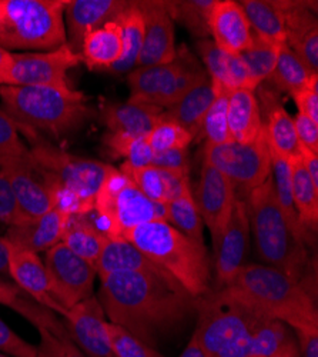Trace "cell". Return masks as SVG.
<instances>
[{
    "mask_svg": "<svg viewBox=\"0 0 318 357\" xmlns=\"http://www.w3.org/2000/svg\"><path fill=\"white\" fill-rule=\"evenodd\" d=\"M6 239V237H5ZM8 249V272L16 282L17 287L27 293L38 303L46 306L54 313L62 314V309L53 301L50 293V279L45 266V261L38 253L9 242L6 239Z\"/></svg>",
    "mask_w": 318,
    "mask_h": 357,
    "instance_id": "obj_18",
    "label": "cell"
},
{
    "mask_svg": "<svg viewBox=\"0 0 318 357\" xmlns=\"http://www.w3.org/2000/svg\"><path fill=\"white\" fill-rule=\"evenodd\" d=\"M311 76L314 75L304 66L297 54L287 45H283L276 68L267 80L278 92L293 96L308 83Z\"/></svg>",
    "mask_w": 318,
    "mask_h": 357,
    "instance_id": "obj_38",
    "label": "cell"
},
{
    "mask_svg": "<svg viewBox=\"0 0 318 357\" xmlns=\"http://www.w3.org/2000/svg\"><path fill=\"white\" fill-rule=\"evenodd\" d=\"M40 335L38 357H86L70 337L65 323L57 327L36 326Z\"/></svg>",
    "mask_w": 318,
    "mask_h": 357,
    "instance_id": "obj_44",
    "label": "cell"
},
{
    "mask_svg": "<svg viewBox=\"0 0 318 357\" xmlns=\"http://www.w3.org/2000/svg\"><path fill=\"white\" fill-rule=\"evenodd\" d=\"M301 357H318V324H310L293 331Z\"/></svg>",
    "mask_w": 318,
    "mask_h": 357,
    "instance_id": "obj_53",
    "label": "cell"
},
{
    "mask_svg": "<svg viewBox=\"0 0 318 357\" xmlns=\"http://www.w3.org/2000/svg\"><path fill=\"white\" fill-rule=\"evenodd\" d=\"M248 237L250 225L246 203L237 197L227 225L213 242L214 269L220 289L233 280L243 267L248 248Z\"/></svg>",
    "mask_w": 318,
    "mask_h": 357,
    "instance_id": "obj_16",
    "label": "cell"
},
{
    "mask_svg": "<svg viewBox=\"0 0 318 357\" xmlns=\"http://www.w3.org/2000/svg\"><path fill=\"white\" fill-rule=\"evenodd\" d=\"M81 62V54L74 53L67 43L47 52H12V63L0 79V86L72 89L67 72Z\"/></svg>",
    "mask_w": 318,
    "mask_h": 357,
    "instance_id": "obj_11",
    "label": "cell"
},
{
    "mask_svg": "<svg viewBox=\"0 0 318 357\" xmlns=\"http://www.w3.org/2000/svg\"><path fill=\"white\" fill-rule=\"evenodd\" d=\"M241 357H301V354L292 327L262 317L243 342Z\"/></svg>",
    "mask_w": 318,
    "mask_h": 357,
    "instance_id": "obj_23",
    "label": "cell"
},
{
    "mask_svg": "<svg viewBox=\"0 0 318 357\" xmlns=\"http://www.w3.org/2000/svg\"><path fill=\"white\" fill-rule=\"evenodd\" d=\"M137 6L144 19V39L137 68L173 62L177 57L175 22L164 0H138Z\"/></svg>",
    "mask_w": 318,
    "mask_h": 357,
    "instance_id": "obj_15",
    "label": "cell"
},
{
    "mask_svg": "<svg viewBox=\"0 0 318 357\" xmlns=\"http://www.w3.org/2000/svg\"><path fill=\"white\" fill-rule=\"evenodd\" d=\"M299 107V113L318 123V75L310 77L308 83L292 96Z\"/></svg>",
    "mask_w": 318,
    "mask_h": 357,
    "instance_id": "obj_50",
    "label": "cell"
},
{
    "mask_svg": "<svg viewBox=\"0 0 318 357\" xmlns=\"http://www.w3.org/2000/svg\"><path fill=\"white\" fill-rule=\"evenodd\" d=\"M65 326L86 357H116L107 333L104 310L96 296L65 312Z\"/></svg>",
    "mask_w": 318,
    "mask_h": 357,
    "instance_id": "obj_17",
    "label": "cell"
},
{
    "mask_svg": "<svg viewBox=\"0 0 318 357\" xmlns=\"http://www.w3.org/2000/svg\"><path fill=\"white\" fill-rule=\"evenodd\" d=\"M251 312L285 323L293 331L318 324L315 302L308 287L266 264H243L239 273L221 287Z\"/></svg>",
    "mask_w": 318,
    "mask_h": 357,
    "instance_id": "obj_2",
    "label": "cell"
},
{
    "mask_svg": "<svg viewBox=\"0 0 318 357\" xmlns=\"http://www.w3.org/2000/svg\"><path fill=\"white\" fill-rule=\"evenodd\" d=\"M29 155L27 144L12 119L0 109V169Z\"/></svg>",
    "mask_w": 318,
    "mask_h": 357,
    "instance_id": "obj_47",
    "label": "cell"
},
{
    "mask_svg": "<svg viewBox=\"0 0 318 357\" xmlns=\"http://www.w3.org/2000/svg\"><path fill=\"white\" fill-rule=\"evenodd\" d=\"M127 6L126 0H66L67 46L74 53L81 54L84 36L118 19Z\"/></svg>",
    "mask_w": 318,
    "mask_h": 357,
    "instance_id": "obj_19",
    "label": "cell"
},
{
    "mask_svg": "<svg viewBox=\"0 0 318 357\" xmlns=\"http://www.w3.org/2000/svg\"><path fill=\"white\" fill-rule=\"evenodd\" d=\"M240 5L255 38L278 46L285 45V23L278 0H243Z\"/></svg>",
    "mask_w": 318,
    "mask_h": 357,
    "instance_id": "obj_32",
    "label": "cell"
},
{
    "mask_svg": "<svg viewBox=\"0 0 318 357\" xmlns=\"http://www.w3.org/2000/svg\"><path fill=\"white\" fill-rule=\"evenodd\" d=\"M45 266L53 301L65 312L93 296L96 267L67 249L62 242L46 252Z\"/></svg>",
    "mask_w": 318,
    "mask_h": 357,
    "instance_id": "obj_12",
    "label": "cell"
},
{
    "mask_svg": "<svg viewBox=\"0 0 318 357\" xmlns=\"http://www.w3.org/2000/svg\"><path fill=\"white\" fill-rule=\"evenodd\" d=\"M203 160L217 169L233 183L237 197L246 196L263 185L271 176V153L263 128L253 142L240 143L230 140L223 144L205 146Z\"/></svg>",
    "mask_w": 318,
    "mask_h": 357,
    "instance_id": "obj_10",
    "label": "cell"
},
{
    "mask_svg": "<svg viewBox=\"0 0 318 357\" xmlns=\"http://www.w3.org/2000/svg\"><path fill=\"white\" fill-rule=\"evenodd\" d=\"M196 49L206 66L209 79L216 87L224 89L227 92L236 89H250V91L258 89L260 84L250 75L240 54L221 50L212 39L198 40Z\"/></svg>",
    "mask_w": 318,
    "mask_h": 357,
    "instance_id": "obj_21",
    "label": "cell"
},
{
    "mask_svg": "<svg viewBox=\"0 0 318 357\" xmlns=\"http://www.w3.org/2000/svg\"><path fill=\"white\" fill-rule=\"evenodd\" d=\"M100 280L97 299L110 323L150 347L196 313L197 299L164 271L116 272Z\"/></svg>",
    "mask_w": 318,
    "mask_h": 357,
    "instance_id": "obj_1",
    "label": "cell"
},
{
    "mask_svg": "<svg viewBox=\"0 0 318 357\" xmlns=\"http://www.w3.org/2000/svg\"><path fill=\"white\" fill-rule=\"evenodd\" d=\"M66 0H0V46L54 50L67 43Z\"/></svg>",
    "mask_w": 318,
    "mask_h": 357,
    "instance_id": "obj_7",
    "label": "cell"
},
{
    "mask_svg": "<svg viewBox=\"0 0 318 357\" xmlns=\"http://www.w3.org/2000/svg\"><path fill=\"white\" fill-rule=\"evenodd\" d=\"M0 225L8 227L23 225L10 183L2 169H0Z\"/></svg>",
    "mask_w": 318,
    "mask_h": 357,
    "instance_id": "obj_49",
    "label": "cell"
},
{
    "mask_svg": "<svg viewBox=\"0 0 318 357\" xmlns=\"http://www.w3.org/2000/svg\"><path fill=\"white\" fill-rule=\"evenodd\" d=\"M271 153V181H273V188L274 193L277 197V203L280 206V209L293 230V233L299 237L301 242H308L310 241V234L303 229L299 220V215L294 206V199H293V183H292V166L290 160L281 158L273 152Z\"/></svg>",
    "mask_w": 318,
    "mask_h": 357,
    "instance_id": "obj_34",
    "label": "cell"
},
{
    "mask_svg": "<svg viewBox=\"0 0 318 357\" xmlns=\"http://www.w3.org/2000/svg\"><path fill=\"white\" fill-rule=\"evenodd\" d=\"M227 125L231 140L248 143L262 133L264 123L255 91L236 89L227 99Z\"/></svg>",
    "mask_w": 318,
    "mask_h": 357,
    "instance_id": "obj_26",
    "label": "cell"
},
{
    "mask_svg": "<svg viewBox=\"0 0 318 357\" xmlns=\"http://www.w3.org/2000/svg\"><path fill=\"white\" fill-rule=\"evenodd\" d=\"M207 79H209L207 72L201 68L184 49L183 68L179 72V75L176 76V79L173 80L171 84L166 89L164 93L157 99L156 106L163 110L175 106L187 93H190L193 89H196L197 86H200Z\"/></svg>",
    "mask_w": 318,
    "mask_h": 357,
    "instance_id": "obj_41",
    "label": "cell"
},
{
    "mask_svg": "<svg viewBox=\"0 0 318 357\" xmlns=\"http://www.w3.org/2000/svg\"><path fill=\"white\" fill-rule=\"evenodd\" d=\"M281 46L264 42L253 35L251 45L240 54L250 75L258 83L263 84L273 73Z\"/></svg>",
    "mask_w": 318,
    "mask_h": 357,
    "instance_id": "obj_42",
    "label": "cell"
},
{
    "mask_svg": "<svg viewBox=\"0 0 318 357\" xmlns=\"http://www.w3.org/2000/svg\"><path fill=\"white\" fill-rule=\"evenodd\" d=\"M193 196L198 213L210 230L214 242L227 225L231 212H233L237 200L236 189L224 174L203 160L198 183L196 190H193Z\"/></svg>",
    "mask_w": 318,
    "mask_h": 357,
    "instance_id": "obj_14",
    "label": "cell"
},
{
    "mask_svg": "<svg viewBox=\"0 0 318 357\" xmlns=\"http://www.w3.org/2000/svg\"><path fill=\"white\" fill-rule=\"evenodd\" d=\"M3 225H0V275H9L8 272V249L5 239Z\"/></svg>",
    "mask_w": 318,
    "mask_h": 357,
    "instance_id": "obj_55",
    "label": "cell"
},
{
    "mask_svg": "<svg viewBox=\"0 0 318 357\" xmlns=\"http://www.w3.org/2000/svg\"><path fill=\"white\" fill-rule=\"evenodd\" d=\"M123 56L122 26L118 20L106 23L84 36L81 59L90 70L110 69L120 62Z\"/></svg>",
    "mask_w": 318,
    "mask_h": 357,
    "instance_id": "obj_29",
    "label": "cell"
},
{
    "mask_svg": "<svg viewBox=\"0 0 318 357\" xmlns=\"http://www.w3.org/2000/svg\"><path fill=\"white\" fill-rule=\"evenodd\" d=\"M152 166L163 167L173 172L190 174V152L189 149H176L153 155Z\"/></svg>",
    "mask_w": 318,
    "mask_h": 357,
    "instance_id": "obj_51",
    "label": "cell"
},
{
    "mask_svg": "<svg viewBox=\"0 0 318 357\" xmlns=\"http://www.w3.org/2000/svg\"><path fill=\"white\" fill-rule=\"evenodd\" d=\"M70 218L72 213L65 207L56 206L40 218L8 227L5 237L9 242L24 246L35 253L47 252L62 242Z\"/></svg>",
    "mask_w": 318,
    "mask_h": 357,
    "instance_id": "obj_22",
    "label": "cell"
},
{
    "mask_svg": "<svg viewBox=\"0 0 318 357\" xmlns=\"http://www.w3.org/2000/svg\"><path fill=\"white\" fill-rule=\"evenodd\" d=\"M2 170L10 183L23 223L40 218L59 206V193L54 183L35 162L31 151L27 156L6 165Z\"/></svg>",
    "mask_w": 318,
    "mask_h": 357,
    "instance_id": "obj_13",
    "label": "cell"
},
{
    "mask_svg": "<svg viewBox=\"0 0 318 357\" xmlns=\"http://www.w3.org/2000/svg\"><path fill=\"white\" fill-rule=\"evenodd\" d=\"M3 112L16 125L45 137L61 139L88 123L95 110L88 98L74 89L40 86H0Z\"/></svg>",
    "mask_w": 318,
    "mask_h": 357,
    "instance_id": "obj_3",
    "label": "cell"
},
{
    "mask_svg": "<svg viewBox=\"0 0 318 357\" xmlns=\"http://www.w3.org/2000/svg\"><path fill=\"white\" fill-rule=\"evenodd\" d=\"M196 313L197 327L193 337L207 357H241L243 342L263 317L221 289L197 299Z\"/></svg>",
    "mask_w": 318,
    "mask_h": 357,
    "instance_id": "obj_8",
    "label": "cell"
},
{
    "mask_svg": "<svg viewBox=\"0 0 318 357\" xmlns=\"http://www.w3.org/2000/svg\"><path fill=\"white\" fill-rule=\"evenodd\" d=\"M120 170L132 178L144 196L164 206L191 188L190 174L187 173L173 172L152 165L133 167L126 163L120 166Z\"/></svg>",
    "mask_w": 318,
    "mask_h": 357,
    "instance_id": "obj_24",
    "label": "cell"
},
{
    "mask_svg": "<svg viewBox=\"0 0 318 357\" xmlns=\"http://www.w3.org/2000/svg\"><path fill=\"white\" fill-rule=\"evenodd\" d=\"M0 353L12 357H38V347L22 339L0 319Z\"/></svg>",
    "mask_w": 318,
    "mask_h": 357,
    "instance_id": "obj_48",
    "label": "cell"
},
{
    "mask_svg": "<svg viewBox=\"0 0 318 357\" xmlns=\"http://www.w3.org/2000/svg\"><path fill=\"white\" fill-rule=\"evenodd\" d=\"M216 87L210 79L197 86L190 93H187L180 102L171 106L161 113L164 121L175 122L187 130L194 139L198 137L201 123L205 114L216 98Z\"/></svg>",
    "mask_w": 318,
    "mask_h": 357,
    "instance_id": "obj_30",
    "label": "cell"
},
{
    "mask_svg": "<svg viewBox=\"0 0 318 357\" xmlns=\"http://www.w3.org/2000/svg\"><path fill=\"white\" fill-rule=\"evenodd\" d=\"M293 121L300 147L304 151L318 153V123L300 113L293 117Z\"/></svg>",
    "mask_w": 318,
    "mask_h": 357,
    "instance_id": "obj_52",
    "label": "cell"
},
{
    "mask_svg": "<svg viewBox=\"0 0 318 357\" xmlns=\"http://www.w3.org/2000/svg\"><path fill=\"white\" fill-rule=\"evenodd\" d=\"M293 199L300 225L310 234L318 226V188L311 182L301 156L290 160Z\"/></svg>",
    "mask_w": 318,
    "mask_h": 357,
    "instance_id": "obj_35",
    "label": "cell"
},
{
    "mask_svg": "<svg viewBox=\"0 0 318 357\" xmlns=\"http://www.w3.org/2000/svg\"><path fill=\"white\" fill-rule=\"evenodd\" d=\"M179 357H207V356L203 351V349L200 347L197 340L194 337H191L189 344H187V347L184 349V351Z\"/></svg>",
    "mask_w": 318,
    "mask_h": 357,
    "instance_id": "obj_56",
    "label": "cell"
},
{
    "mask_svg": "<svg viewBox=\"0 0 318 357\" xmlns=\"http://www.w3.org/2000/svg\"><path fill=\"white\" fill-rule=\"evenodd\" d=\"M209 29L214 45L231 54H241L253 42L248 19L241 5L234 0H216Z\"/></svg>",
    "mask_w": 318,
    "mask_h": 357,
    "instance_id": "obj_20",
    "label": "cell"
},
{
    "mask_svg": "<svg viewBox=\"0 0 318 357\" xmlns=\"http://www.w3.org/2000/svg\"><path fill=\"white\" fill-rule=\"evenodd\" d=\"M216 98L205 114L198 135L207 144H223L231 140L227 125V99L230 92L218 87H216Z\"/></svg>",
    "mask_w": 318,
    "mask_h": 357,
    "instance_id": "obj_43",
    "label": "cell"
},
{
    "mask_svg": "<svg viewBox=\"0 0 318 357\" xmlns=\"http://www.w3.org/2000/svg\"><path fill=\"white\" fill-rule=\"evenodd\" d=\"M10 63H12V52L0 46V79H2V76L8 72Z\"/></svg>",
    "mask_w": 318,
    "mask_h": 357,
    "instance_id": "obj_57",
    "label": "cell"
},
{
    "mask_svg": "<svg viewBox=\"0 0 318 357\" xmlns=\"http://www.w3.org/2000/svg\"><path fill=\"white\" fill-rule=\"evenodd\" d=\"M103 144L113 158H123L126 165L133 167L150 166L153 160V151L146 137L132 136L127 133L107 132L103 136Z\"/></svg>",
    "mask_w": 318,
    "mask_h": 357,
    "instance_id": "obj_40",
    "label": "cell"
},
{
    "mask_svg": "<svg viewBox=\"0 0 318 357\" xmlns=\"http://www.w3.org/2000/svg\"><path fill=\"white\" fill-rule=\"evenodd\" d=\"M262 95L266 106V121H263V123L270 152L288 160L300 158L301 147L296 135L293 117L277 102L274 95L269 92H263Z\"/></svg>",
    "mask_w": 318,
    "mask_h": 357,
    "instance_id": "obj_28",
    "label": "cell"
},
{
    "mask_svg": "<svg viewBox=\"0 0 318 357\" xmlns=\"http://www.w3.org/2000/svg\"><path fill=\"white\" fill-rule=\"evenodd\" d=\"M163 109L144 103H111L102 109V122L113 133L146 137L160 121Z\"/></svg>",
    "mask_w": 318,
    "mask_h": 357,
    "instance_id": "obj_27",
    "label": "cell"
},
{
    "mask_svg": "<svg viewBox=\"0 0 318 357\" xmlns=\"http://www.w3.org/2000/svg\"><path fill=\"white\" fill-rule=\"evenodd\" d=\"M184 49L177 52L175 61L164 65L136 68L129 72L127 83L130 89V103H144L156 106L157 99L164 93L166 89L176 79L183 68Z\"/></svg>",
    "mask_w": 318,
    "mask_h": 357,
    "instance_id": "obj_25",
    "label": "cell"
},
{
    "mask_svg": "<svg viewBox=\"0 0 318 357\" xmlns=\"http://www.w3.org/2000/svg\"><path fill=\"white\" fill-rule=\"evenodd\" d=\"M106 242L107 236L86 215H72L62 239L67 249L95 267Z\"/></svg>",
    "mask_w": 318,
    "mask_h": 357,
    "instance_id": "obj_33",
    "label": "cell"
},
{
    "mask_svg": "<svg viewBox=\"0 0 318 357\" xmlns=\"http://www.w3.org/2000/svg\"><path fill=\"white\" fill-rule=\"evenodd\" d=\"M146 140L153 153H160L176 151V149H189L194 137L177 123L164 121V119L160 117V121L146 136Z\"/></svg>",
    "mask_w": 318,
    "mask_h": 357,
    "instance_id": "obj_45",
    "label": "cell"
},
{
    "mask_svg": "<svg viewBox=\"0 0 318 357\" xmlns=\"http://www.w3.org/2000/svg\"><path fill=\"white\" fill-rule=\"evenodd\" d=\"M0 357H9V356H6L5 353H0Z\"/></svg>",
    "mask_w": 318,
    "mask_h": 357,
    "instance_id": "obj_58",
    "label": "cell"
},
{
    "mask_svg": "<svg viewBox=\"0 0 318 357\" xmlns=\"http://www.w3.org/2000/svg\"><path fill=\"white\" fill-rule=\"evenodd\" d=\"M166 222L179 231L197 242H203V219H201L193 196V188H189L177 199L166 204Z\"/></svg>",
    "mask_w": 318,
    "mask_h": 357,
    "instance_id": "obj_39",
    "label": "cell"
},
{
    "mask_svg": "<svg viewBox=\"0 0 318 357\" xmlns=\"http://www.w3.org/2000/svg\"><path fill=\"white\" fill-rule=\"evenodd\" d=\"M116 20L122 26L123 56L111 70L116 73L132 72L137 66L144 39V19L137 2H129L126 10Z\"/></svg>",
    "mask_w": 318,
    "mask_h": 357,
    "instance_id": "obj_36",
    "label": "cell"
},
{
    "mask_svg": "<svg viewBox=\"0 0 318 357\" xmlns=\"http://www.w3.org/2000/svg\"><path fill=\"white\" fill-rule=\"evenodd\" d=\"M97 275L116 272H156L163 271L133 243L125 239H107L96 263Z\"/></svg>",
    "mask_w": 318,
    "mask_h": 357,
    "instance_id": "obj_31",
    "label": "cell"
},
{
    "mask_svg": "<svg viewBox=\"0 0 318 357\" xmlns=\"http://www.w3.org/2000/svg\"><path fill=\"white\" fill-rule=\"evenodd\" d=\"M93 212L107 239H127L129 233L148 222L166 220V206L152 202L120 169L110 166L97 192Z\"/></svg>",
    "mask_w": 318,
    "mask_h": 357,
    "instance_id": "obj_9",
    "label": "cell"
},
{
    "mask_svg": "<svg viewBox=\"0 0 318 357\" xmlns=\"http://www.w3.org/2000/svg\"><path fill=\"white\" fill-rule=\"evenodd\" d=\"M244 203L258 257L266 266L303 282L308 261L305 243L288 226L277 203L271 176L251 190Z\"/></svg>",
    "mask_w": 318,
    "mask_h": 357,
    "instance_id": "obj_6",
    "label": "cell"
},
{
    "mask_svg": "<svg viewBox=\"0 0 318 357\" xmlns=\"http://www.w3.org/2000/svg\"><path fill=\"white\" fill-rule=\"evenodd\" d=\"M107 333L116 357H163L154 347L143 343L118 324L107 321Z\"/></svg>",
    "mask_w": 318,
    "mask_h": 357,
    "instance_id": "obj_46",
    "label": "cell"
},
{
    "mask_svg": "<svg viewBox=\"0 0 318 357\" xmlns=\"http://www.w3.org/2000/svg\"><path fill=\"white\" fill-rule=\"evenodd\" d=\"M16 128L24 136L35 162L50 176L59 193V206L72 215L92 213L110 165L72 155L36 130L20 125Z\"/></svg>",
    "mask_w": 318,
    "mask_h": 357,
    "instance_id": "obj_5",
    "label": "cell"
},
{
    "mask_svg": "<svg viewBox=\"0 0 318 357\" xmlns=\"http://www.w3.org/2000/svg\"><path fill=\"white\" fill-rule=\"evenodd\" d=\"M20 291L22 290L19 287H13L8 283L0 282V303L12 307L13 303L19 299Z\"/></svg>",
    "mask_w": 318,
    "mask_h": 357,
    "instance_id": "obj_54",
    "label": "cell"
},
{
    "mask_svg": "<svg viewBox=\"0 0 318 357\" xmlns=\"http://www.w3.org/2000/svg\"><path fill=\"white\" fill-rule=\"evenodd\" d=\"M126 241L177 280L194 299L210 293V259L203 242L191 239L166 220L134 227Z\"/></svg>",
    "mask_w": 318,
    "mask_h": 357,
    "instance_id": "obj_4",
    "label": "cell"
},
{
    "mask_svg": "<svg viewBox=\"0 0 318 357\" xmlns=\"http://www.w3.org/2000/svg\"><path fill=\"white\" fill-rule=\"evenodd\" d=\"M164 3L173 22L184 26L193 38L198 40L210 38L209 20L216 0H164Z\"/></svg>",
    "mask_w": 318,
    "mask_h": 357,
    "instance_id": "obj_37",
    "label": "cell"
}]
</instances>
